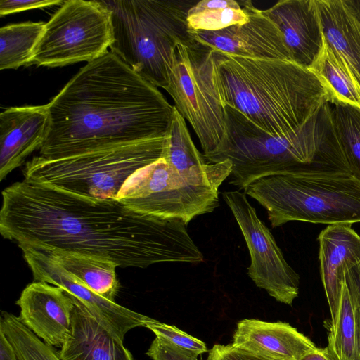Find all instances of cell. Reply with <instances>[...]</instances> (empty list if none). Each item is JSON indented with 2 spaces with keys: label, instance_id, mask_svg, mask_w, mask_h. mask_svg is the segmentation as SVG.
Segmentation results:
<instances>
[{
  "label": "cell",
  "instance_id": "1",
  "mask_svg": "<svg viewBox=\"0 0 360 360\" xmlns=\"http://www.w3.org/2000/svg\"><path fill=\"white\" fill-rule=\"evenodd\" d=\"M186 226L137 213L115 199L87 198L27 179L2 191L0 233L20 249L75 252L123 268L198 264L204 256Z\"/></svg>",
  "mask_w": 360,
  "mask_h": 360
},
{
  "label": "cell",
  "instance_id": "2",
  "mask_svg": "<svg viewBox=\"0 0 360 360\" xmlns=\"http://www.w3.org/2000/svg\"><path fill=\"white\" fill-rule=\"evenodd\" d=\"M39 156L56 159L165 137L174 106L108 51L87 63L46 104Z\"/></svg>",
  "mask_w": 360,
  "mask_h": 360
},
{
  "label": "cell",
  "instance_id": "3",
  "mask_svg": "<svg viewBox=\"0 0 360 360\" xmlns=\"http://www.w3.org/2000/svg\"><path fill=\"white\" fill-rule=\"evenodd\" d=\"M226 134L210 163L229 161V183L245 189L254 181L282 172L350 173L337 136L332 105L325 103L304 124L289 133L270 134L236 109L224 105Z\"/></svg>",
  "mask_w": 360,
  "mask_h": 360
},
{
  "label": "cell",
  "instance_id": "4",
  "mask_svg": "<svg viewBox=\"0 0 360 360\" xmlns=\"http://www.w3.org/2000/svg\"><path fill=\"white\" fill-rule=\"evenodd\" d=\"M216 78L224 105L270 134L294 131L325 103H330L323 82L293 61L224 53Z\"/></svg>",
  "mask_w": 360,
  "mask_h": 360
},
{
  "label": "cell",
  "instance_id": "5",
  "mask_svg": "<svg viewBox=\"0 0 360 360\" xmlns=\"http://www.w3.org/2000/svg\"><path fill=\"white\" fill-rule=\"evenodd\" d=\"M111 12L110 51L156 87L165 89L178 42L192 40L187 22L194 0L102 1Z\"/></svg>",
  "mask_w": 360,
  "mask_h": 360
},
{
  "label": "cell",
  "instance_id": "6",
  "mask_svg": "<svg viewBox=\"0 0 360 360\" xmlns=\"http://www.w3.org/2000/svg\"><path fill=\"white\" fill-rule=\"evenodd\" d=\"M244 191L266 209L273 228L292 221L360 222V180L350 173H276L254 181Z\"/></svg>",
  "mask_w": 360,
  "mask_h": 360
},
{
  "label": "cell",
  "instance_id": "7",
  "mask_svg": "<svg viewBox=\"0 0 360 360\" xmlns=\"http://www.w3.org/2000/svg\"><path fill=\"white\" fill-rule=\"evenodd\" d=\"M166 136L61 158L34 156L24 179L87 198L116 200L132 174L163 158Z\"/></svg>",
  "mask_w": 360,
  "mask_h": 360
},
{
  "label": "cell",
  "instance_id": "8",
  "mask_svg": "<svg viewBox=\"0 0 360 360\" xmlns=\"http://www.w3.org/2000/svg\"><path fill=\"white\" fill-rule=\"evenodd\" d=\"M223 53L192 39L173 50L165 90L200 141L202 154L212 153L226 134L224 104L217 84V68Z\"/></svg>",
  "mask_w": 360,
  "mask_h": 360
},
{
  "label": "cell",
  "instance_id": "9",
  "mask_svg": "<svg viewBox=\"0 0 360 360\" xmlns=\"http://www.w3.org/2000/svg\"><path fill=\"white\" fill-rule=\"evenodd\" d=\"M112 40L111 12L102 1H65L45 22L31 64L89 63L108 51Z\"/></svg>",
  "mask_w": 360,
  "mask_h": 360
},
{
  "label": "cell",
  "instance_id": "10",
  "mask_svg": "<svg viewBox=\"0 0 360 360\" xmlns=\"http://www.w3.org/2000/svg\"><path fill=\"white\" fill-rule=\"evenodd\" d=\"M116 200L137 213L178 219L187 225L195 217L212 212L219 205L218 189L191 184L164 158L132 174Z\"/></svg>",
  "mask_w": 360,
  "mask_h": 360
},
{
  "label": "cell",
  "instance_id": "11",
  "mask_svg": "<svg viewBox=\"0 0 360 360\" xmlns=\"http://www.w3.org/2000/svg\"><path fill=\"white\" fill-rule=\"evenodd\" d=\"M222 195L250 252L249 277L276 301L291 305L299 294V275L285 260L273 234L258 217L247 195L235 190L225 191Z\"/></svg>",
  "mask_w": 360,
  "mask_h": 360
},
{
  "label": "cell",
  "instance_id": "12",
  "mask_svg": "<svg viewBox=\"0 0 360 360\" xmlns=\"http://www.w3.org/2000/svg\"><path fill=\"white\" fill-rule=\"evenodd\" d=\"M21 250L34 281L61 288L118 340L124 342L127 332L136 327H145L153 319L98 295L46 254L30 248Z\"/></svg>",
  "mask_w": 360,
  "mask_h": 360
},
{
  "label": "cell",
  "instance_id": "13",
  "mask_svg": "<svg viewBox=\"0 0 360 360\" xmlns=\"http://www.w3.org/2000/svg\"><path fill=\"white\" fill-rule=\"evenodd\" d=\"M240 5L248 14L246 22L217 31L189 30L191 38L231 56L293 61L277 26L251 1H242Z\"/></svg>",
  "mask_w": 360,
  "mask_h": 360
},
{
  "label": "cell",
  "instance_id": "14",
  "mask_svg": "<svg viewBox=\"0 0 360 360\" xmlns=\"http://www.w3.org/2000/svg\"><path fill=\"white\" fill-rule=\"evenodd\" d=\"M16 304L20 320L46 344L62 347L68 339L75 304L60 287L34 281L21 292Z\"/></svg>",
  "mask_w": 360,
  "mask_h": 360
},
{
  "label": "cell",
  "instance_id": "15",
  "mask_svg": "<svg viewBox=\"0 0 360 360\" xmlns=\"http://www.w3.org/2000/svg\"><path fill=\"white\" fill-rule=\"evenodd\" d=\"M262 11L281 31L293 61L309 69L324 43L315 0H281Z\"/></svg>",
  "mask_w": 360,
  "mask_h": 360
},
{
  "label": "cell",
  "instance_id": "16",
  "mask_svg": "<svg viewBox=\"0 0 360 360\" xmlns=\"http://www.w3.org/2000/svg\"><path fill=\"white\" fill-rule=\"evenodd\" d=\"M322 283L334 328L339 315L347 269L360 264V236L352 224H330L318 236Z\"/></svg>",
  "mask_w": 360,
  "mask_h": 360
},
{
  "label": "cell",
  "instance_id": "17",
  "mask_svg": "<svg viewBox=\"0 0 360 360\" xmlns=\"http://www.w3.org/2000/svg\"><path fill=\"white\" fill-rule=\"evenodd\" d=\"M49 127L47 105L11 107L0 114V180L41 147Z\"/></svg>",
  "mask_w": 360,
  "mask_h": 360
},
{
  "label": "cell",
  "instance_id": "18",
  "mask_svg": "<svg viewBox=\"0 0 360 360\" xmlns=\"http://www.w3.org/2000/svg\"><path fill=\"white\" fill-rule=\"evenodd\" d=\"M231 345L276 360H300L316 348L309 338L288 323L255 319H245L237 323Z\"/></svg>",
  "mask_w": 360,
  "mask_h": 360
},
{
  "label": "cell",
  "instance_id": "19",
  "mask_svg": "<svg viewBox=\"0 0 360 360\" xmlns=\"http://www.w3.org/2000/svg\"><path fill=\"white\" fill-rule=\"evenodd\" d=\"M162 158L191 184L217 189L229 177L232 170V165L228 160L206 162L191 137L186 120L175 108Z\"/></svg>",
  "mask_w": 360,
  "mask_h": 360
},
{
  "label": "cell",
  "instance_id": "20",
  "mask_svg": "<svg viewBox=\"0 0 360 360\" xmlns=\"http://www.w3.org/2000/svg\"><path fill=\"white\" fill-rule=\"evenodd\" d=\"M70 335L58 351L61 360H134L123 342L115 338L77 301L72 299Z\"/></svg>",
  "mask_w": 360,
  "mask_h": 360
},
{
  "label": "cell",
  "instance_id": "21",
  "mask_svg": "<svg viewBox=\"0 0 360 360\" xmlns=\"http://www.w3.org/2000/svg\"><path fill=\"white\" fill-rule=\"evenodd\" d=\"M326 41L360 84V22L343 0H315Z\"/></svg>",
  "mask_w": 360,
  "mask_h": 360
},
{
  "label": "cell",
  "instance_id": "22",
  "mask_svg": "<svg viewBox=\"0 0 360 360\" xmlns=\"http://www.w3.org/2000/svg\"><path fill=\"white\" fill-rule=\"evenodd\" d=\"M34 250L49 256L63 269L79 278L98 295L115 302L120 283L115 271L117 266L115 263L75 252Z\"/></svg>",
  "mask_w": 360,
  "mask_h": 360
},
{
  "label": "cell",
  "instance_id": "23",
  "mask_svg": "<svg viewBox=\"0 0 360 360\" xmlns=\"http://www.w3.org/2000/svg\"><path fill=\"white\" fill-rule=\"evenodd\" d=\"M309 69L327 88L331 105H349L360 110V84L325 37L322 50Z\"/></svg>",
  "mask_w": 360,
  "mask_h": 360
},
{
  "label": "cell",
  "instance_id": "24",
  "mask_svg": "<svg viewBox=\"0 0 360 360\" xmlns=\"http://www.w3.org/2000/svg\"><path fill=\"white\" fill-rule=\"evenodd\" d=\"M45 22L9 24L0 29V69H16L30 65Z\"/></svg>",
  "mask_w": 360,
  "mask_h": 360
},
{
  "label": "cell",
  "instance_id": "25",
  "mask_svg": "<svg viewBox=\"0 0 360 360\" xmlns=\"http://www.w3.org/2000/svg\"><path fill=\"white\" fill-rule=\"evenodd\" d=\"M248 18L235 0H201L188 11L187 22L191 30L217 31L245 23Z\"/></svg>",
  "mask_w": 360,
  "mask_h": 360
},
{
  "label": "cell",
  "instance_id": "26",
  "mask_svg": "<svg viewBox=\"0 0 360 360\" xmlns=\"http://www.w3.org/2000/svg\"><path fill=\"white\" fill-rule=\"evenodd\" d=\"M0 329L13 346L18 360H61L58 351L38 338L19 317L2 312Z\"/></svg>",
  "mask_w": 360,
  "mask_h": 360
},
{
  "label": "cell",
  "instance_id": "27",
  "mask_svg": "<svg viewBox=\"0 0 360 360\" xmlns=\"http://www.w3.org/2000/svg\"><path fill=\"white\" fill-rule=\"evenodd\" d=\"M333 122L351 174L360 180V110L349 105L332 106Z\"/></svg>",
  "mask_w": 360,
  "mask_h": 360
},
{
  "label": "cell",
  "instance_id": "28",
  "mask_svg": "<svg viewBox=\"0 0 360 360\" xmlns=\"http://www.w3.org/2000/svg\"><path fill=\"white\" fill-rule=\"evenodd\" d=\"M328 331L327 347L336 360H354L356 333L355 305L345 282L336 325Z\"/></svg>",
  "mask_w": 360,
  "mask_h": 360
},
{
  "label": "cell",
  "instance_id": "29",
  "mask_svg": "<svg viewBox=\"0 0 360 360\" xmlns=\"http://www.w3.org/2000/svg\"><path fill=\"white\" fill-rule=\"evenodd\" d=\"M145 327L153 332L156 337L198 356L207 352L204 342L175 326L161 323L153 319Z\"/></svg>",
  "mask_w": 360,
  "mask_h": 360
},
{
  "label": "cell",
  "instance_id": "30",
  "mask_svg": "<svg viewBox=\"0 0 360 360\" xmlns=\"http://www.w3.org/2000/svg\"><path fill=\"white\" fill-rule=\"evenodd\" d=\"M146 354L153 360H202L198 359V355L158 337L151 342Z\"/></svg>",
  "mask_w": 360,
  "mask_h": 360
},
{
  "label": "cell",
  "instance_id": "31",
  "mask_svg": "<svg viewBox=\"0 0 360 360\" xmlns=\"http://www.w3.org/2000/svg\"><path fill=\"white\" fill-rule=\"evenodd\" d=\"M207 360H276L254 354L231 345L217 344L210 350Z\"/></svg>",
  "mask_w": 360,
  "mask_h": 360
},
{
  "label": "cell",
  "instance_id": "32",
  "mask_svg": "<svg viewBox=\"0 0 360 360\" xmlns=\"http://www.w3.org/2000/svg\"><path fill=\"white\" fill-rule=\"evenodd\" d=\"M60 0H1L0 15L63 4Z\"/></svg>",
  "mask_w": 360,
  "mask_h": 360
},
{
  "label": "cell",
  "instance_id": "33",
  "mask_svg": "<svg viewBox=\"0 0 360 360\" xmlns=\"http://www.w3.org/2000/svg\"><path fill=\"white\" fill-rule=\"evenodd\" d=\"M345 283L354 302L360 308V264L347 269Z\"/></svg>",
  "mask_w": 360,
  "mask_h": 360
},
{
  "label": "cell",
  "instance_id": "34",
  "mask_svg": "<svg viewBox=\"0 0 360 360\" xmlns=\"http://www.w3.org/2000/svg\"><path fill=\"white\" fill-rule=\"evenodd\" d=\"M0 360H18L13 346L1 329H0Z\"/></svg>",
  "mask_w": 360,
  "mask_h": 360
},
{
  "label": "cell",
  "instance_id": "35",
  "mask_svg": "<svg viewBox=\"0 0 360 360\" xmlns=\"http://www.w3.org/2000/svg\"><path fill=\"white\" fill-rule=\"evenodd\" d=\"M300 360H336L328 347L318 348L309 352Z\"/></svg>",
  "mask_w": 360,
  "mask_h": 360
},
{
  "label": "cell",
  "instance_id": "36",
  "mask_svg": "<svg viewBox=\"0 0 360 360\" xmlns=\"http://www.w3.org/2000/svg\"><path fill=\"white\" fill-rule=\"evenodd\" d=\"M354 305H355L356 333V345H355V352H354V360H360V308L355 304V302H354Z\"/></svg>",
  "mask_w": 360,
  "mask_h": 360
},
{
  "label": "cell",
  "instance_id": "37",
  "mask_svg": "<svg viewBox=\"0 0 360 360\" xmlns=\"http://www.w3.org/2000/svg\"><path fill=\"white\" fill-rule=\"evenodd\" d=\"M343 1L350 13L360 22V0H343Z\"/></svg>",
  "mask_w": 360,
  "mask_h": 360
}]
</instances>
